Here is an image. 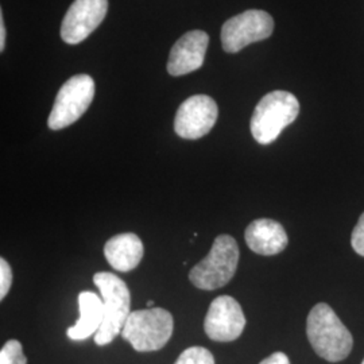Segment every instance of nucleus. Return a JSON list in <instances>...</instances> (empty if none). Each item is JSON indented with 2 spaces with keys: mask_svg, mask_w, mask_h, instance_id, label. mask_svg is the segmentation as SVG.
<instances>
[{
  "mask_svg": "<svg viewBox=\"0 0 364 364\" xmlns=\"http://www.w3.org/2000/svg\"><path fill=\"white\" fill-rule=\"evenodd\" d=\"M144 247L138 235L132 232L112 236L105 246V259L117 270L129 273L144 258Z\"/></svg>",
  "mask_w": 364,
  "mask_h": 364,
  "instance_id": "nucleus-13",
  "label": "nucleus"
},
{
  "mask_svg": "<svg viewBox=\"0 0 364 364\" xmlns=\"http://www.w3.org/2000/svg\"><path fill=\"white\" fill-rule=\"evenodd\" d=\"M306 335L314 352L331 363L341 362L351 353V332L328 304L313 306L306 320Z\"/></svg>",
  "mask_w": 364,
  "mask_h": 364,
  "instance_id": "nucleus-1",
  "label": "nucleus"
},
{
  "mask_svg": "<svg viewBox=\"0 0 364 364\" xmlns=\"http://www.w3.org/2000/svg\"><path fill=\"white\" fill-rule=\"evenodd\" d=\"M362 364H364V359H363V362H362Z\"/></svg>",
  "mask_w": 364,
  "mask_h": 364,
  "instance_id": "nucleus-22",
  "label": "nucleus"
},
{
  "mask_svg": "<svg viewBox=\"0 0 364 364\" xmlns=\"http://www.w3.org/2000/svg\"><path fill=\"white\" fill-rule=\"evenodd\" d=\"M153 305H154V302L150 299V301L147 302V306H149V308H153Z\"/></svg>",
  "mask_w": 364,
  "mask_h": 364,
  "instance_id": "nucleus-21",
  "label": "nucleus"
},
{
  "mask_svg": "<svg viewBox=\"0 0 364 364\" xmlns=\"http://www.w3.org/2000/svg\"><path fill=\"white\" fill-rule=\"evenodd\" d=\"M13 285V270L6 259H0V299L9 294Z\"/></svg>",
  "mask_w": 364,
  "mask_h": 364,
  "instance_id": "nucleus-17",
  "label": "nucleus"
},
{
  "mask_svg": "<svg viewBox=\"0 0 364 364\" xmlns=\"http://www.w3.org/2000/svg\"><path fill=\"white\" fill-rule=\"evenodd\" d=\"M174 364H215V358L204 347H191L182 352Z\"/></svg>",
  "mask_w": 364,
  "mask_h": 364,
  "instance_id": "nucleus-16",
  "label": "nucleus"
},
{
  "mask_svg": "<svg viewBox=\"0 0 364 364\" xmlns=\"http://www.w3.org/2000/svg\"><path fill=\"white\" fill-rule=\"evenodd\" d=\"M208 43L209 37L205 31L193 30L183 34L170 50L168 60L169 75L178 77L200 69L204 64Z\"/></svg>",
  "mask_w": 364,
  "mask_h": 364,
  "instance_id": "nucleus-11",
  "label": "nucleus"
},
{
  "mask_svg": "<svg viewBox=\"0 0 364 364\" xmlns=\"http://www.w3.org/2000/svg\"><path fill=\"white\" fill-rule=\"evenodd\" d=\"M219 115L216 102L207 95H196L182 103L174 120V131L183 139H200L213 129Z\"/></svg>",
  "mask_w": 364,
  "mask_h": 364,
  "instance_id": "nucleus-8",
  "label": "nucleus"
},
{
  "mask_svg": "<svg viewBox=\"0 0 364 364\" xmlns=\"http://www.w3.org/2000/svg\"><path fill=\"white\" fill-rule=\"evenodd\" d=\"M6 46V27H4V21H3V14L0 15V50L3 52Z\"/></svg>",
  "mask_w": 364,
  "mask_h": 364,
  "instance_id": "nucleus-20",
  "label": "nucleus"
},
{
  "mask_svg": "<svg viewBox=\"0 0 364 364\" xmlns=\"http://www.w3.org/2000/svg\"><path fill=\"white\" fill-rule=\"evenodd\" d=\"M259 364H290L287 353L284 352H274L269 358L263 359Z\"/></svg>",
  "mask_w": 364,
  "mask_h": 364,
  "instance_id": "nucleus-19",
  "label": "nucleus"
},
{
  "mask_svg": "<svg viewBox=\"0 0 364 364\" xmlns=\"http://www.w3.org/2000/svg\"><path fill=\"white\" fill-rule=\"evenodd\" d=\"M93 282L100 290L105 305V320L95 335V343L103 347L123 331L131 313V294L124 281L115 274L96 273Z\"/></svg>",
  "mask_w": 364,
  "mask_h": 364,
  "instance_id": "nucleus-3",
  "label": "nucleus"
},
{
  "mask_svg": "<svg viewBox=\"0 0 364 364\" xmlns=\"http://www.w3.org/2000/svg\"><path fill=\"white\" fill-rule=\"evenodd\" d=\"M299 114L297 97L287 91H274L260 99L251 117V134L260 144H273Z\"/></svg>",
  "mask_w": 364,
  "mask_h": 364,
  "instance_id": "nucleus-2",
  "label": "nucleus"
},
{
  "mask_svg": "<svg viewBox=\"0 0 364 364\" xmlns=\"http://www.w3.org/2000/svg\"><path fill=\"white\" fill-rule=\"evenodd\" d=\"M95 96V81L88 75L69 78L57 93L48 119L50 130H63L77 122L90 108Z\"/></svg>",
  "mask_w": 364,
  "mask_h": 364,
  "instance_id": "nucleus-6",
  "label": "nucleus"
},
{
  "mask_svg": "<svg viewBox=\"0 0 364 364\" xmlns=\"http://www.w3.org/2000/svg\"><path fill=\"white\" fill-rule=\"evenodd\" d=\"M248 248L255 254L272 257L287 247L289 239L281 223L272 219L254 220L245 232Z\"/></svg>",
  "mask_w": 364,
  "mask_h": 364,
  "instance_id": "nucleus-12",
  "label": "nucleus"
},
{
  "mask_svg": "<svg viewBox=\"0 0 364 364\" xmlns=\"http://www.w3.org/2000/svg\"><path fill=\"white\" fill-rule=\"evenodd\" d=\"M237 263L236 240L230 235H220L215 239L208 255L191 270L189 279L200 290H216L234 278Z\"/></svg>",
  "mask_w": 364,
  "mask_h": 364,
  "instance_id": "nucleus-4",
  "label": "nucleus"
},
{
  "mask_svg": "<svg viewBox=\"0 0 364 364\" xmlns=\"http://www.w3.org/2000/svg\"><path fill=\"white\" fill-rule=\"evenodd\" d=\"M80 318L77 323L68 328L66 335L70 340L81 341L95 336L105 320L103 299L93 291H81L78 294Z\"/></svg>",
  "mask_w": 364,
  "mask_h": 364,
  "instance_id": "nucleus-14",
  "label": "nucleus"
},
{
  "mask_svg": "<svg viewBox=\"0 0 364 364\" xmlns=\"http://www.w3.org/2000/svg\"><path fill=\"white\" fill-rule=\"evenodd\" d=\"M246 317L240 304L231 296L213 299L204 320V331L210 340L228 343L240 338Z\"/></svg>",
  "mask_w": 364,
  "mask_h": 364,
  "instance_id": "nucleus-9",
  "label": "nucleus"
},
{
  "mask_svg": "<svg viewBox=\"0 0 364 364\" xmlns=\"http://www.w3.org/2000/svg\"><path fill=\"white\" fill-rule=\"evenodd\" d=\"M0 364H27L23 347L18 340H9L0 350Z\"/></svg>",
  "mask_w": 364,
  "mask_h": 364,
  "instance_id": "nucleus-15",
  "label": "nucleus"
},
{
  "mask_svg": "<svg viewBox=\"0 0 364 364\" xmlns=\"http://www.w3.org/2000/svg\"><path fill=\"white\" fill-rule=\"evenodd\" d=\"M274 31L273 16L262 10H247L230 18L221 27V45L227 53H237L254 42L269 38Z\"/></svg>",
  "mask_w": 364,
  "mask_h": 364,
  "instance_id": "nucleus-7",
  "label": "nucleus"
},
{
  "mask_svg": "<svg viewBox=\"0 0 364 364\" xmlns=\"http://www.w3.org/2000/svg\"><path fill=\"white\" fill-rule=\"evenodd\" d=\"M174 328L173 316L162 308H147L131 312L122 331V338L138 352L162 350Z\"/></svg>",
  "mask_w": 364,
  "mask_h": 364,
  "instance_id": "nucleus-5",
  "label": "nucleus"
},
{
  "mask_svg": "<svg viewBox=\"0 0 364 364\" xmlns=\"http://www.w3.org/2000/svg\"><path fill=\"white\" fill-rule=\"evenodd\" d=\"M108 0H75L61 25V37L69 45L88 38L105 21Z\"/></svg>",
  "mask_w": 364,
  "mask_h": 364,
  "instance_id": "nucleus-10",
  "label": "nucleus"
},
{
  "mask_svg": "<svg viewBox=\"0 0 364 364\" xmlns=\"http://www.w3.org/2000/svg\"><path fill=\"white\" fill-rule=\"evenodd\" d=\"M351 246L356 254L364 258V213L359 218L351 235Z\"/></svg>",
  "mask_w": 364,
  "mask_h": 364,
  "instance_id": "nucleus-18",
  "label": "nucleus"
}]
</instances>
